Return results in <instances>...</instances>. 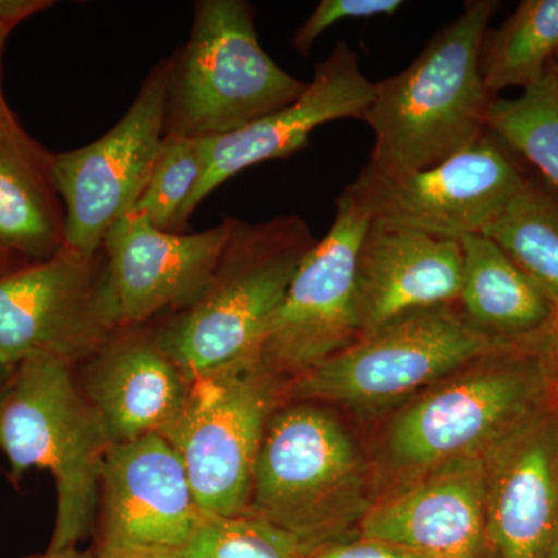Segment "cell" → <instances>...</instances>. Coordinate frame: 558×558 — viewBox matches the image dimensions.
Instances as JSON below:
<instances>
[{
	"label": "cell",
	"mask_w": 558,
	"mask_h": 558,
	"mask_svg": "<svg viewBox=\"0 0 558 558\" xmlns=\"http://www.w3.org/2000/svg\"><path fill=\"white\" fill-rule=\"evenodd\" d=\"M499 2L472 0L398 75L377 81L365 119L374 148L363 171L398 179L449 160L487 134L494 95L481 47Z\"/></svg>",
	"instance_id": "obj_1"
},
{
	"label": "cell",
	"mask_w": 558,
	"mask_h": 558,
	"mask_svg": "<svg viewBox=\"0 0 558 558\" xmlns=\"http://www.w3.org/2000/svg\"><path fill=\"white\" fill-rule=\"evenodd\" d=\"M315 242L300 216L256 223L231 218L229 241L207 289L154 328L186 379L258 365L271 318Z\"/></svg>",
	"instance_id": "obj_2"
},
{
	"label": "cell",
	"mask_w": 558,
	"mask_h": 558,
	"mask_svg": "<svg viewBox=\"0 0 558 558\" xmlns=\"http://www.w3.org/2000/svg\"><path fill=\"white\" fill-rule=\"evenodd\" d=\"M112 446L98 411L80 387L76 368L49 357L11 368L0 400V451L20 486L33 469L57 488V519L47 549L78 548L94 534L102 465Z\"/></svg>",
	"instance_id": "obj_3"
},
{
	"label": "cell",
	"mask_w": 558,
	"mask_h": 558,
	"mask_svg": "<svg viewBox=\"0 0 558 558\" xmlns=\"http://www.w3.org/2000/svg\"><path fill=\"white\" fill-rule=\"evenodd\" d=\"M371 505L365 458L339 418L318 403H281L267 422L247 513L306 554L357 534Z\"/></svg>",
	"instance_id": "obj_4"
},
{
	"label": "cell",
	"mask_w": 558,
	"mask_h": 558,
	"mask_svg": "<svg viewBox=\"0 0 558 558\" xmlns=\"http://www.w3.org/2000/svg\"><path fill=\"white\" fill-rule=\"evenodd\" d=\"M557 392L553 340L494 352L400 411L388 432L389 458L416 475L453 459L483 457Z\"/></svg>",
	"instance_id": "obj_5"
},
{
	"label": "cell",
	"mask_w": 558,
	"mask_h": 558,
	"mask_svg": "<svg viewBox=\"0 0 558 558\" xmlns=\"http://www.w3.org/2000/svg\"><path fill=\"white\" fill-rule=\"evenodd\" d=\"M306 81L263 49L245 0H201L182 53L172 57L165 135L215 138L292 105Z\"/></svg>",
	"instance_id": "obj_6"
},
{
	"label": "cell",
	"mask_w": 558,
	"mask_h": 558,
	"mask_svg": "<svg viewBox=\"0 0 558 558\" xmlns=\"http://www.w3.org/2000/svg\"><path fill=\"white\" fill-rule=\"evenodd\" d=\"M513 347L524 344L492 339L464 317L457 303L442 304L400 315L360 337L284 385L282 396L290 402L379 410Z\"/></svg>",
	"instance_id": "obj_7"
},
{
	"label": "cell",
	"mask_w": 558,
	"mask_h": 558,
	"mask_svg": "<svg viewBox=\"0 0 558 558\" xmlns=\"http://www.w3.org/2000/svg\"><path fill=\"white\" fill-rule=\"evenodd\" d=\"M282 385L258 365L191 381L189 399L161 438L174 449L202 512H247L267 422Z\"/></svg>",
	"instance_id": "obj_8"
},
{
	"label": "cell",
	"mask_w": 558,
	"mask_h": 558,
	"mask_svg": "<svg viewBox=\"0 0 558 558\" xmlns=\"http://www.w3.org/2000/svg\"><path fill=\"white\" fill-rule=\"evenodd\" d=\"M106 256L61 250L0 277V365L49 357L80 368L120 330Z\"/></svg>",
	"instance_id": "obj_9"
},
{
	"label": "cell",
	"mask_w": 558,
	"mask_h": 558,
	"mask_svg": "<svg viewBox=\"0 0 558 558\" xmlns=\"http://www.w3.org/2000/svg\"><path fill=\"white\" fill-rule=\"evenodd\" d=\"M369 223L368 209L347 186L332 226L301 260L260 344L259 368L282 387L360 339L355 271Z\"/></svg>",
	"instance_id": "obj_10"
},
{
	"label": "cell",
	"mask_w": 558,
	"mask_h": 558,
	"mask_svg": "<svg viewBox=\"0 0 558 558\" xmlns=\"http://www.w3.org/2000/svg\"><path fill=\"white\" fill-rule=\"evenodd\" d=\"M172 57L143 81L119 123L97 142L53 154L51 174L64 204L65 248L94 256L110 227L138 201L165 137Z\"/></svg>",
	"instance_id": "obj_11"
},
{
	"label": "cell",
	"mask_w": 558,
	"mask_h": 558,
	"mask_svg": "<svg viewBox=\"0 0 558 558\" xmlns=\"http://www.w3.org/2000/svg\"><path fill=\"white\" fill-rule=\"evenodd\" d=\"M527 178L517 154L488 131L472 148L428 170L398 179L362 170L348 189L371 222L459 241L483 234Z\"/></svg>",
	"instance_id": "obj_12"
},
{
	"label": "cell",
	"mask_w": 558,
	"mask_h": 558,
	"mask_svg": "<svg viewBox=\"0 0 558 558\" xmlns=\"http://www.w3.org/2000/svg\"><path fill=\"white\" fill-rule=\"evenodd\" d=\"M202 512L182 461L159 435L112 444L102 465L95 558H179Z\"/></svg>",
	"instance_id": "obj_13"
},
{
	"label": "cell",
	"mask_w": 558,
	"mask_h": 558,
	"mask_svg": "<svg viewBox=\"0 0 558 558\" xmlns=\"http://www.w3.org/2000/svg\"><path fill=\"white\" fill-rule=\"evenodd\" d=\"M231 218L199 233L157 229L146 216H121L102 241L121 329L148 325L191 306L211 281L229 241Z\"/></svg>",
	"instance_id": "obj_14"
},
{
	"label": "cell",
	"mask_w": 558,
	"mask_h": 558,
	"mask_svg": "<svg viewBox=\"0 0 558 558\" xmlns=\"http://www.w3.org/2000/svg\"><path fill=\"white\" fill-rule=\"evenodd\" d=\"M374 94L376 83L362 72L357 53L347 43L337 44L292 105L231 134L202 138L204 174L183 209L182 227L201 202L233 175L263 161L292 156L323 124L365 119Z\"/></svg>",
	"instance_id": "obj_15"
},
{
	"label": "cell",
	"mask_w": 558,
	"mask_h": 558,
	"mask_svg": "<svg viewBox=\"0 0 558 558\" xmlns=\"http://www.w3.org/2000/svg\"><path fill=\"white\" fill-rule=\"evenodd\" d=\"M484 497V458L453 459L374 501L357 534L421 558H495Z\"/></svg>",
	"instance_id": "obj_16"
},
{
	"label": "cell",
	"mask_w": 558,
	"mask_h": 558,
	"mask_svg": "<svg viewBox=\"0 0 558 558\" xmlns=\"http://www.w3.org/2000/svg\"><path fill=\"white\" fill-rule=\"evenodd\" d=\"M495 558H546L558 539V392L483 454Z\"/></svg>",
	"instance_id": "obj_17"
},
{
	"label": "cell",
	"mask_w": 558,
	"mask_h": 558,
	"mask_svg": "<svg viewBox=\"0 0 558 558\" xmlns=\"http://www.w3.org/2000/svg\"><path fill=\"white\" fill-rule=\"evenodd\" d=\"M80 368L112 444L163 436L189 399L191 381L146 325L120 329Z\"/></svg>",
	"instance_id": "obj_18"
},
{
	"label": "cell",
	"mask_w": 558,
	"mask_h": 558,
	"mask_svg": "<svg viewBox=\"0 0 558 558\" xmlns=\"http://www.w3.org/2000/svg\"><path fill=\"white\" fill-rule=\"evenodd\" d=\"M461 281L459 241L371 222L355 271L360 337L409 312L457 303Z\"/></svg>",
	"instance_id": "obj_19"
},
{
	"label": "cell",
	"mask_w": 558,
	"mask_h": 558,
	"mask_svg": "<svg viewBox=\"0 0 558 558\" xmlns=\"http://www.w3.org/2000/svg\"><path fill=\"white\" fill-rule=\"evenodd\" d=\"M462 281L457 304L481 332L506 343L553 340L557 303L497 242L484 234L459 240Z\"/></svg>",
	"instance_id": "obj_20"
},
{
	"label": "cell",
	"mask_w": 558,
	"mask_h": 558,
	"mask_svg": "<svg viewBox=\"0 0 558 558\" xmlns=\"http://www.w3.org/2000/svg\"><path fill=\"white\" fill-rule=\"evenodd\" d=\"M51 160L53 154L20 121L0 126V248L27 264L65 248L64 208Z\"/></svg>",
	"instance_id": "obj_21"
},
{
	"label": "cell",
	"mask_w": 558,
	"mask_h": 558,
	"mask_svg": "<svg viewBox=\"0 0 558 558\" xmlns=\"http://www.w3.org/2000/svg\"><path fill=\"white\" fill-rule=\"evenodd\" d=\"M558 53V0H524L481 47V75L490 95L535 86Z\"/></svg>",
	"instance_id": "obj_22"
},
{
	"label": "cell",
	"mask_w": 558,
	"mask_h": 558,
	"mask_svg": "<svg viewBox=\"0 0 558 558\" xmlns=\"http://www.w3.org/2000/svg\"><path fill=\"white\" fill-rule=\"evenodd\" d=\"M558 304V196L529 175L483 231Z\"/></svg>",
	"instance_id": "obj_23"
},
{
	"label": "cell",
	"mask_w": 558,
	"mask_h": 558,
	"mask_svg": "<svg viewBox=\"0 0 558 558\" xmlns=\"http://www.w3.org/2000/svg\"><path fill=\"white\" fill-rule=\"evenodd\" d=\"M487 130L532 165L558 196V86L548 73L519 98H495Z\"/></svg>",
	"instance_id": "obj_24"
},
{
	"label": "cell",
	"mask_w": 558,
	"mask_h": 558,
	"mask_svg": "<svg viewBox=\"0 0 558 558\" xmlns=\"http://www.w3.org/2000/svg\"><path fill=\"white\" fill-rule=\"evenodd\" d=\"M202 174V140L165 135L148 183L131 211L146 216L157 229L179 231L183 209L199 185Z\"/></svg>",
	"instance_id": "obj_25"
},
{
	"label": "cell",
	"mask_w": 558,
	"mask_h": 558,
	"mask_svg": "<svg viewBox=\"0 0 558 558\" xmlns=\"http://www.w3.org/2000/svg\"><path fill=\"white\" fill-rule=\"evenodd\" d=\"M179 558H304L295 538L250 513L202 517Z\"/></svg>",
	"instance_id": "obj_26"
},
{
	"label": "cell",
	"mask_w": 558,
	"mask_h": 558,
	"mask_svg": "<svg viewBox=\"0 0 558 558\" xmlns=\"http://www.w3.org/2000/svg\"><path fill=\"white\" fill-rule=\"evenodd\" d=\"M403 5L402 0H322L296 31L293 47L300 53H310L315 40L339 22L391 16Z\"/></svg>",
	"instance_id": "obj_27"
},
{
	"label": "cell",
	"mask_w": 558,
	"mask_h": 558,
	"mask_svg": "<svg viewBox=\"0 0 558 558\" xmlns=\"http://www.w3.org/2000/svg\"><path fill=\"white\" fill-rule=\"evenodd\" d=\"M304 558H421L410 550L380 542V539L363 537L360 534L325 543L317 548L307 550Z\"/></svg>",
	"instance_id": "obj_28"
},
{
	"label": "cell",
	"mask_w": 558,
	"mask_h": 558,
	"mask_svg": "<svg viewBox=\"0 0 558 558\" xmlns=\"http://www.w3.org/2000/svg\"><path fill=\"white\" fill-rule=\"evenodd\" d=\"M54 5L49 0H0V25L13 32L21 22Z\"/></svg>",
	"instance_id": "obj_29"
},
{
	"label": "cell",
	"mask_w": 558,
	"mask_h": 558,
	"mask_svg": "<svg viewBox=\"0 0 558 558\" xmlns=\"http://www.w3.org/2000/svg\"><path fill=\"white\" fill-rule=\"evenodd\" d=\"M10 31H7L3 25H0V126L3 124H9L11 121L17 120L16 116H14L13 110L10 109L9 102H7L5 97H3L2 89V54L3 49H5L7 39H9Z\"/></svg>",
	"instance_id": "obj_30"
},
{
	"label": "cell",
	"mask_w": 558,
	"mask_h": 558,
	"mask_svg": "<svg viewBox=\"0 0 558 558\" xmlns=\"http://www.w3.org/2000/svg\"><path fill=\"white\" fill-rule=\"evenodd\" d=\"M27 558H95L92 549L89 550H81L78 548H68V549H47L46 553L36 554V556H31Z\"/></svg>",
	"instance_id": "obj_31"
},
{
	"label": "cell",
	"mask_w": 558,
	"mask_h": 558,
	"mask_svg": "<svg viewBox=\"0 0 558 558\" xmlns=\"http://www.w3.org/2000/svg\"><path fill=\"white\" fill-rule=\"evenodd\" d=\"M25 264L27 263L14 258V256H11L5 250L0 248V277L10 274V271L20 269V267L25 266Z\"/></svg>",
	"instance_id": "obj_32"
},
{
	"label": "cell",
	"mask_w": 558,
	"mask_h": 558,
	"mask_svg": "<svg viewBox=\"0 0 558 558\" xmlns=\"http://www.w3.org/2000/svg\"><path fill=\"white\" fill-rule=\"evenodd\" d=\"M10 377L11 368H5V366L0 365V400H2L3 395H5L7 387H9Z\"/></svg>",
	"instance_id": "obj_33"
},
{
	"label": "cell",
	"mask_w": 558,
	"mask_h": 558,
	"mask_svg": "<svg viewBox=\"0 0 558 558\" xmlns=\"http://www.w3.org/2000/svg\"><path fill=\"white\" fill-rule=\"evenodd\" d=\"M546 73L556 81L558 86V53L554 57V60L549 62L548 69H546Z\"/></svg>",
	"instance_id": "obj_34"
},
{
	"label": "cell",
	"mask_w": 558,
	"mask_h": 558,
	"mask_svg": "<svg viewBox=\"0 0 558 558\" xmlns=\"http://www.w3.org/2000/svg\"><path fill=\"white\" fill-rule=\"evenodd\" d=\"M553 352H554V357H556V362H557V366H558V304H557L556 325H554V330H553Z\"/></svg>",
	"instance_id": "obj_35"
},
{
	"label": "cell",
	"mask_w": 558,
	"mask_h": 558,
	"mask_svg": "<svg viewBox=\"0 0 558 558\" xmlns=\"http://www.w3.org/2000/svg\"><path fill=\"white\" fill-rule=\"evenodd\" d=\"M546 558H558V539L556 545L553 546V549H550L549 556Z\"/></svg>",
	"instance_id": "obj_36"
}]
</instances>
